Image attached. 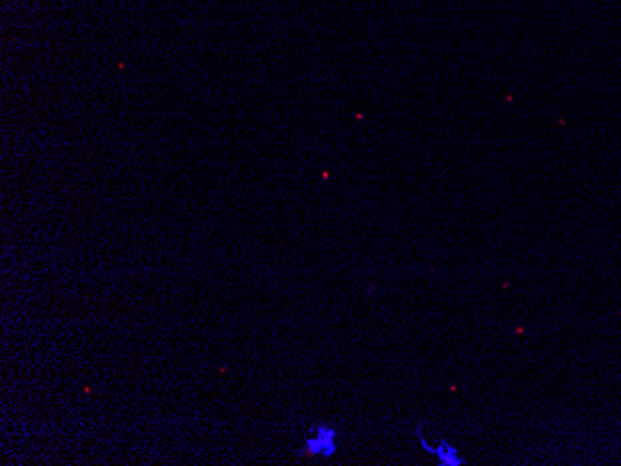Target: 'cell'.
Segmentation results:
<instances>
[{"label": "cell", "instance_id": "cell-2", "mask_svg": "<svg viewBox=\"0 0 621 466\" xmlns=\"http://www.w3.org/2000/svg\"><path fill=\"white\" fill-rule=\"evenodd\" d=\"M417 438H418L420 448H423L428 455H432L435 462L441 466H463L465 462H468L463 454L447 438H439L434 442L423 433V429H417Z\"/></svg>", "mask_w": 621, "mask_h": 466}, {"label": "cell", "instance_id": "cell-1", "mask_svg": "<svg viewBox=\"0 0 621 466\" xmlns=\"http://www.w3.org/2000/svg\"><path fill=\"white\" fill-rule=\"evenodd\" d=\"M302 450L309 457L331 459L339 450L337 431L327 424H319L315 428H310L303 438Z\"/></svg>", "mask_w": 621, "mask_h": 466}]
</instances>
